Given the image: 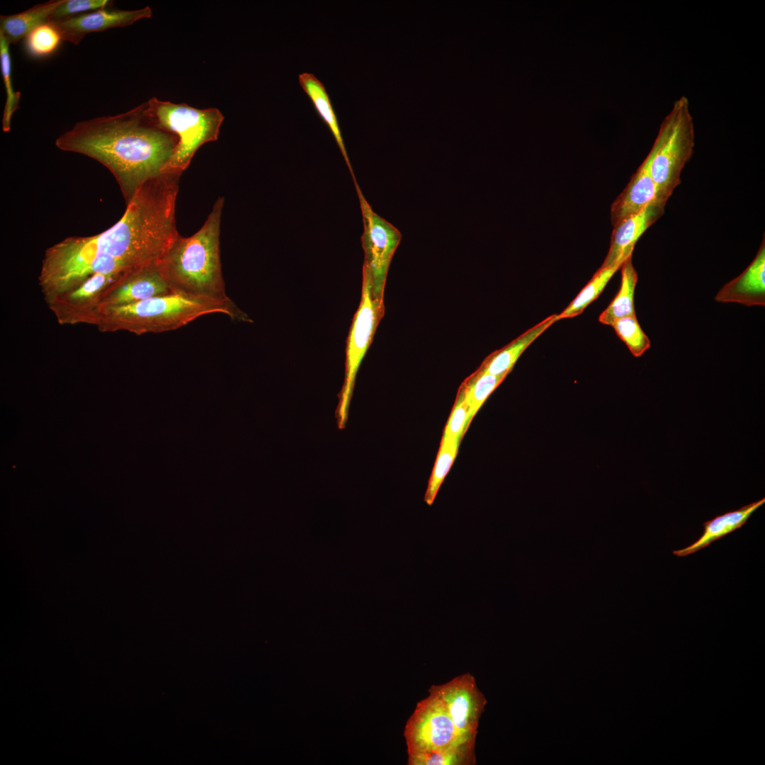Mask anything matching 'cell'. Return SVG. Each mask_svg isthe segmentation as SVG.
<instances>
[{
	"instance_id": "4fadbf2b",
	"label": "cell",
	"mask_w": 765,
	"mask_h": 765,
	"mask_svg": "<svg viewBox=\"0 0 765 765\" xmlns=\"http://www.w3.org/2000/svg\"><path fill=\"white\" fill-rule=\"evenodd\" d=\"M152 15V9L148 6L130 11L104 8L49 23L58 30L62 40L78 45L86 34L101 32L112 28L128 26L140 19L150 18Z\"/></svg>"
},
{
	"instance_id": "9c48e42d",
	"label": "cell",
	"mask_w": 765,
	"mask_h": 765,
	"mask_svg": "<svg viewBox=\"0 0 765 765\" xmlns=\"http://www.w3.org/2000/svg\"><path fill=\"white\" fill-rule=\"evenodd\" d=\"M407 753L448 748L472 743L463 740L439 697L429 689V696L419 701L404 730Z\"/></svg>"
},
{
	"instance_id": "7402d4cb",
	"label": "cell",
	"mask_w": 765,
	"mask_h": 765,
	"mask_svg": "<svg viewBox=\"0 0 765 765\" xmlns=\"http://www.w3.org/2000/svg\"><path fill=\"white\" fill-rule=\"evenodd\" d=\"M475 745L459 746L412 752L409 765H473L476 764Z\"/></svg>"
},
{
	"instance_id": "5b68a950",
	"label": "cell",
	"mask_w": 765,
	"mask_h": 765,
	"mask_svg": "<svg viewBox=\"0 0 765 765\" xmlns=\"http://www.w3.org/2000/svg\"><path fill=\"white\" fill-rule=\"evenodd\" d=\"M144 112L157 127L178 137V144L163 173L182 174L203 144L217 140L224 120L215 108L198 109L156 98L144 103Z\"/></svg>"
},
{
	"instance_id": "f1b7e54d",
	"label": "cell",
	"mask_w": 765,
	"mask_h": 765,
	"mask_svg": "<svg viewBox=\"0 0 765 765\" xmlns=\"http://www.w3.org/2000/svg\"><path fill=\"white\" fill-rule=\"evenodd\" d=\"M470 424L469 407L460 391L445 429L443 442H460V437Z\"/></svg>"
},
{
	"instance_id": "83f0119b",
	"label": "cell",
	"mask_w": 765,
	"mask_h": 765,
	"mask_svg": "<svg viewBox=\"0 0 765 765\" xmlns=\"http://www.w3.org/2000/svg\"><path fill=\"white\" fill-rule=\"evenodd\" d=\"M459 442H443L431 475L424 500L431 505L458 453Z\"/></svg>"
},
{
	"instance_id": "7a4b0ae2",
	"label": "cell",
	"mask_w": 765,
	"mask_h": 765,
	"mask_svg": "<svg viewBox=\"0 0 765 765\" xmlns=\"http://www.w3.org/2000/svg\"><path fill=\"white\" fill-rule=\"evenodd\" d=\"M178 137L157 127L145 114L144 103L113 116L76 123L55 145L91 157L117 181L126 204L147 181L162 175Z\"/></svg>"
},
{
	"instance_id": "d4e9b609",
	"label": "cell",
	"mask_w": 765,
	"mask_h": 765,
	"mask_svg": "<svg viewBox=\"0 0 765 765\" xmlns=\"http://www.w3.org/2000/svg\"><path fill=\"white\" fill-rule=\"evenodd\" d=\"M10 43L0 33V67L6 94V102L2 118V130L8 132L11 130V118L14 112L19 108L21 92L15 91L11 79V57L9 49Z\"/></svg>"
},
{
	"instance_id": "ac0fdd59",
	"label": "cell",
	"mask_w": 765,
	"mask_h": 765,
	"mask_svg": "<svg viewBox=\"0 0 765 765\" xmlns=\"http://www.w3.org/2000/svg\"><path fill=\"white\" fill-rule=\"evenodd\" d=\"M299 84L309 97L313 107L332 132L345 162L356 180L349 161L335 110L324 84L312 73L302 72L298 76Z\"/></svg>"
},
{
	"instance_id": "2e32d148",
	"label": "cell",
	"mask_w": 765,
	"mask_h": 765,
	"mask_svg": "<svg viewBox=\"0 0 765 765\" xmlns=\"http://www.w3.org/2000/svg\"><path fill=\"white\" fill-rule=\"evenodd\" d=\"M654 202L660 203L656 185L645 159L611 205V220L613 226L623 219L640 212Z\"/></svg>"
},
{
	"instance_id": "5bb4252c",
	"label": "cell",
	"mask_w": 765,
	"mask_h": 765,
	"mask_svg": "<svg viewBox=\"0 0 765 765\" xmlns=\"http://www.w3.org/2000/svg\"><path fill=\"white\" fill-rule=\"evenodd\" d=\"M665 205L659 202L652 203L640 212L613 225L609 249L600 268L621 266L631 257L636 242L663 215Z\"/></svg>"
},
{
	"instance_id": "ba28073f",
	"label": "cell",
	"mask_w": 765,
	"mask_h": 765,
	"mask_svg": "<svg viewBox=\"0 0 765 765\" xmlns=\"http://www.w3.org/2000/svg\"><path fill=\"white\" fill-rule=\"evenodd\" d=\"M363 217L361 236L364 262L370 273L374 297L383 302L387 275L402 234L391 223L373 211L364 198L356 180L353 181Z\"/></svg>"
},
{
	"instance_id": "ffe728a7",
	"label": "cell",
	"mask_w": 765,
	"mask_h": 765,
	"mask_svg": "<svg viewBox=\"0 0 765 765\" xmlns=\"http://www.w3.org/2000/svg\"><path fill=\"white\" fill-rule=\"evenodd\" d=\"M63 0L50 1L13 15L0 16V33L10 44H16L38 26L48 23Z\"/></svg>"
},
{
	"instance_id": "6da1fadb",
	"label": "cell",
	"mask_w": 765,
	"mask_h": 765,
	"mask_svg": "<svg viewBox=\"0 0 765 765\" xmlns=\"http://www.w3.org/2000/svg\"><path fill=\"white\" fill-rule=\"evenodd\" d=\"M180 176L164 173L145 183L120 220L105 231L67 237L47 248L38 276L46 302L96 273L123 277L159 264L178 234L175 209Z\"/></svg>"
},
{
	"instance_id": "9a60e30c",
	"label": "cell",
	"mask_w": 765,
	"mask_h": 765,
	"mask_svg": "<svg viewBox=\"0 0 765 765\" xmlns=\"http://www.w3.org/2000/svg\"><path fill=\"white\" fill-rule=\"evenodd\" d=\"M715 300L746 306L765 305L764 239L754 259L738 277L725 284Z\"/></svg>"
},
{
	"instance_id": "4316f807",
	"label": "cell",
	"mask_w": 765,
	"mask_h": 765,
	"mask_svg": "<svg viewBox=\"0 0 765 765\" xmlns=\"http://www.w3.org/2000/svg\"><path fill=\"white\" fill-rule=\"evenodd\" d=\"M635 357H640L650 347V341L642 331L636 315L616 319L611 325Z\"/></svg>"
},
{
	"instance_id": "484cf974",
	"label": "cell",
	"mask_w": 765,
	"mask_h": 765,
	"mask_svg": "<svg viewBox=\"0 0 765 765\" xmlns=\"http://www.w3.org/2000/svg\"><path fill=\"white\" fill-rule=\"evenodd\" d=\"M62 40L58 30L51 23H45L25 38L24 48L30 57H44L55 52Z\"/></svg>"
},
{
	"instance_id": "cb8c5ba5",
	"label": "cell",
	"mask_w": 765,
	"mask_h": 765,
	"mask_svg": "<svg viewBox=\"0 0 765 765\" xmlns=\"http://www.w3.org/2000/svg\"><path fill=\"white\" fill-rule=\"evenodd\" d=\"M620 267L599 268L577 297L560 314H557V321L580 314L591 302L599 297L609 280Z\"/></svg>"
},
{
	"instance_id": "3957f363",
	"label": "cell",
	"mask_w": 765,
	"mask_h": 765,
	"mask_svg": "<svg viewBox=\"0 0 765 765\" xmlns=\"http://www.w3.org/2000/svg\"><path fill=\"white\" fill-rule=\"evenodd\" d=\"M224 198L219 197L203 225L193 235L175 238L160 261L171 291L223 302L227 295L222 273L220 234Z\"/></svg>"
},
{
	"instance_id": "e0dca14e",
	"label": "cell",
	"mask_w": 765,
	"mask_h": 765,
	"mask_svg": "<svg viewBox=\"0 0 765 765\" xmlns=\"http://www.w3.org/2000/svg\"><path fill=\"white\" fill-rule=\"evenodd\" d=\"M764 502L765 498H762L739 509L725 513L704 522L703 532L701 537L690 545L674 550L673 554L678 557H684L708 547L715 540L742 527Z\"/></svg>"
},
{
	"instance_id": "d6986e66",
	"label": "cell",
	"mask_w": 765,
	"mask_h": 765,
	"mask_svg": "<svg viewBox=\"0 0 765 765\" xmlns=\"http://www.w3.org/2000/svg\"><path fill=\"white\" fill-rule=\"evenodd\" d=\"M557 321V314L549 316L508 345L493 352L484 360L480 369L494 375L506 376L526 348Z\"/></svg>"
},
{
	"instance_id": "7c38bea8",
	"label": "cell",
	"mask_w": 765,
	"mask_h": 765,
	"mask_svg": "<svg viewBox=\"0 0 765 765\" xmlns=\"http://www.w3.org/2000/svg\"><path fill=\"white\" fill-rule=\"evenodd\" d=\"M159 264L140 268L118 279L105 291L97 311L171 293Z\"/></svg>"
},
{
	"instance_id": "277c9868",
	"label": "cell",
	"mask_w": 765,
	"mask_h": 765,
	"mask_svg": "<svg viewBox=\"0 0 765 765\" xmlns=\"http://www.w3.org/2000/svg\"><path fill=\"white\" fill-rule=\"evenodd\" d=\"M215 313L227 314L234 320L253 322L233 301L223 302L171 293L128 305L99 310L91 324L103 332L157 334L177 329Z\"/></svg>"
},
{
	"instance_id": "8fae6325",
	"label": "cell",
	"mask_w": 765,
	"mask_h": 765,
	"mask_svg": "<svg viewBox=\"0 0 765 765\" xmlns=\"http://www.w3.org/2000/svg\"><path fill=\"white\" fill-rule=\"evenodd\" d=\"M121 276L96 273L47 304L61 324H91L105 291Z\"/></svg>"
},
{
	"instance_id": "603a6c76",
	"label": "cell",
	"mask_w": 765,
	"mask_h": 765,
	"mask_svg": "<svg viewBox=\"0 0 765 765\" xmlns=\"http://www.w3.org/2000/svg\"><path fill=\"white\" fill-rule=\"evenodd\" d=\"M505 377L504 375H494L479 368L471 378L468 379L460 391L469 407L470 423L487 397Z\"/></svg>"
},
{
	"instance_id": "52a82bcc",
	"label": "cell",
	"mask_w": 765,
	"mask_h": 765,
	"mask_svg": "<svg viewBox=\"0 0 765 765\" xmlns=\"http://www.w3.org/2000/svg\"><path fill=\"white\" fill-rule=\"evenodd\" d=\"M384 314V302L374 297L370 275L368 268L363 265L361 302L354 314L346 341L345 379L336 411L340 428L344 427L347 421L358 369Z\"/></svg>"
},
{
	"instance_id": "f546056e",
	"label": "cell",
	"mask_w": 765,
	"mask_h": 765,
	"mask_svg": "<svg viewBox=\"0 0 765 765\" xmlns=\"http://www.w3.org/2000/svg\"><path fill=\"white\" fill-rule=\"evenodd\" d=\"M112 4L113 1L108 0H63L52 13L49 22L74 17L85 11H96Z\"/></svg>"
},
{
	"instance_id": "30bf717a",
	"label": "cell",
	"mask_w": 765,
	"mask_h": 765,
	"mask_svg": "<svg viewBox=\"0 0 765 765\" xmlns=\"http://www.w3.org/2000/svg\"><path fill=\"white\" fill-rule=\"evenodd\" d=\"M429 690L439 697L463 740L475 744L487 700L475 677L466 672L446 683L432 685Z\"/></svg>"
},
{
	"instance_id": "44dd1931",
	"label": "cell",
	"mask_w": 765,
	"mask_h": 765,
	"mask_svg": "<svg viewBox=\"0 0 765 765\" xmlns=\"http://www.w3.org/2000/svg\"><path fill=\"white\" fill-rule=\"evenodd\" d=\"M620 268V289L599 318V322L604 324L611 326L616 319L635 315L634 293L638 277L632 263V256L624 261Z\"/></svg>"
},
{
	"instance_id": "8992f818",
	"label": "cell",
	"mask_w": 765,
	"mask_h": 765,
	"mask_svg": "<svg viewBox=\"0 0 765 765\" xmlns=\"http://www.w3.org/2000/svg\"><path fill=\"white\" fill-rule=\"evenodd\" d=\"M694 143V128L688 101L683 96L674 102L662 121L645 158L660 203L666 205L679 185L681 171L692 156Z\"/></svg>"
}]
</instances>
